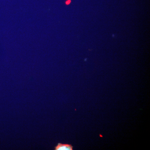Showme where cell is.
<instances>
[{
	"label": "cell",
	"instance_id": "1",
	"mask_svg": "<svg viewBox=\"0 0 150 150\" xmlns=\"http://www.w3.org/2000/svg\"><path fill=\"white\" fill-rule=\"evenodd\" d=\"M55 150H73V146L71 144L58 143L55 147Z\"/></svg>",
	"mask_w": 150,
	"mask_h": 150
},
{
	"label": "cell",
	"instance_id": "2",
	"mask_svg": "<svg viewBox=\"0 0 150 150\" xmlns=\"http://www.w3.org/2000/svg\"><path fill=\"white\" fill-rule=\"evenodd\" d=\"M70 3H71V1L69 0V1H67L66 2V4L67 5L69 4H70Z\"/></svg>",
	"mask_w": 150,
	"mask_h": 150
}]
</instances>
